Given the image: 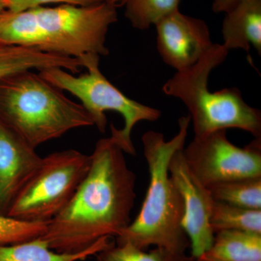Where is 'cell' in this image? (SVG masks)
Masks as SVG:
<instances>
[{
    "label": "cell",
    "instance_id": "cell-1",
    "mask_svg": "<svg viewBox=\"0 0 261 261\" xmlns=\"http://www.w3.org/2000/svg\"><path fill=\"white\" fill-rule=\"evenodd\" d=\"M112 137L98 140L90 167L63 211L41 238L51 249L77 253L103 238H117L129 225L137 176Z\"/></svg>",
    "mask_w": 261,
    "mask_h": 261
},
{
    "label": "cell",
    "instance_id": "cell-2",
    "mask_svg": "<svg viewBox=\"0 0 261 261\" xmlns=\"http://www.w3.org/2000/svg\"><path fill=\"white\" fill-rule=\"evenodd\" d=\"M190 123V116L181 117L178 133L168 141L154 130L142 136L149 173L148 190L138 216L116 238V244L128 243L142 250L162 247L179 253L190 247L181 226L183 200L168 171L173 154L185 147Z\"/></svg>",
    "mask_w": 261,
    "mask_h": 261
},
{
    "label": "cell",
    "instance_id": "cell-3",
    "mask_svg": "<svg viewBox=\"0 0 261 261\" xmlns=\"http://www.w3.org/2000/svg\"><path fill=\"white\" fill-rule=\"evenodd\" d=\"M0 120L34 149L70 130L94 126L82 104L32 70L0 81Z\"/></svg>",
    "mask_w": 261,
    "mask_h": 261
},
{
    "label": "cell",
    "instance_id": "cell-4",
    "mask_svg": "<svg viewBox=\"0 0 261 261\" xmlns=\"http://www.w3.org/2000/svg\"><path fill=\"white\" fill-rule=\"evenodd\" d=\"M117 8L105 3L24 10L17 20L15 44L68 58H80L88 53L108 56L106 37L110 27L118 20Z\"/></svg>",
    "mask_w": 261,
    "mask_h": 261
},
{
    "label": "cell",
    "instance_id": "cell-5",
    "mask_svg": "<svg viewBox=\"0 0 261 261\" xmlns=\"http://www.w3.org/2000/svg\"><path fill=\"white\" fill-rule=\"evenodd\" d=\"M228 54L223 44H213L196 64L176 72L163 85V92L185 105L195 138L227 128H239L261 138L260 111L245 102L240 89L230 87L209 91V75L224 63Z\"/></svg>",
    "mask_w": 261,
    "mask_h": 261
},
{
    "label": "cell",
    "instance_id": "cell-6",
    "mask_svg": "<svg viewBox=\"0 0 261 261\" xmlns=\"http://www.w3.org/2000/svg\"><path fill=\"white\" fill-rule=\"evenodd\" d=\"M100 56L88 53L79 58L87 72L76 75L60 68H47L39 71V75L62 91H66L78 98L81 104L93 120L94 125L105 133L108 119L106 112L119 113L124 126L118 129L111 124V136L125 153L135 155L132 140L134 127L141 121H155L161 116L156 108L149 107L126 97L102 74L99 69Z\"/></svg>",
    "mask_w": 261,
    "mask_h": 261
},
{
    "label": "cell",
    "instance_id": "cell-7",
    "mask_svg": "<svg viewBox=\"0 0 261 261\" xmlns=\"http://www.w3.org/2000/svg\"><path fill=\"white\" fill-rule=\"evenodd\" d=\"M90 164V154L73 149L42 158L40 166L17 195L7 216L24 221H51L71 200Z\"/></svg>",
    "mask_w": 261,
    "mask_h": 261
},
{
    "label": "cell",
    "instance_id": "cell-8",
    "mask_svg": "<svg viewBox=\"0 0 261 261\" xmlns=\"http://www.w3.org/2000/svg\"><path fill=\"white\" fill-rule=\"evenodd\" d=\"M183 154L192 173L205 187L261 176V138L241 148L228 140L226 130H217L202 138L195 137L184 147Z\"/></svg>",
    "mask_w": 261,
    "mask_h": 261
},
{
    "label": "cell",
    "instance_id": "cell-9",
    "mask_svg": "<svg viewBox=\"0 0 261 261\" xmlns=\"http://www.w3.org/2000/svg\"><path fill=\"white\" fill-rule=\"evenodd\" d=\"M183 149L173 154L168 165L170 176L181 194L184 203L181 226L190 242L191 255L198 258L210 248L215 233L210 219L215 200L187 166Z\"/></svg>",
    "mask_w": 261,
    "mask_h": 261
},
{
    "label": "cell",
    "instance_id": "cell-10",
    "mask_svg": "<svg viewBox=\"0 0 261 261\" xmlns=\"http://www.w3.org/2000/svg\"><path fill=\"white\" fill-rule=\"evenodd\" d=\"M155 25L160 56L177 71L196 64L214 44L203 20L183 14L178 10Z\"/></svg>",
    "mask_w": 261,
    "mask_h": 261
},
{
    "label": "cell",
    "instance_id": "cell-11",
    "mask_svg": "<svg viewBox=\"0 0 261 261\" xmlns=\"http://www.w3.org/2000/svg\"><path fill=\"white\" fill-rule=\"evenodd\" d=\"M0 120V215L6 216L42 158Z\"/></svg>",
    "mask_w": 261,
    "mask_h": 261
},
{
    "label": "cell",
    "instance_id": "cell-12",
    "mask_svg": "<svg viewBox=\"0 0 261 261\" xmlns=\"http://www.w3.org/2000/svg\"><path fill=\"white\" fill-rule=\"evenodd\" d=\"M223 46L228 51L250 47L261 53V0H241L226 13L222 25Z\"/></svg>",
    "mask_w": 261,
    "mask_h": 261
},
{
    "label": "cell",
    "instance_id": "cell-13",
    "mask_svg": "<svg viewBox=\"0 0 261 261\" xmlns=\"http://www.w3.org/2000/svg\"><path fill=\"white\" fill-rule=\"evenodd\" d=\"M60 68L77 74L82 68L78 58L44 53L36 48L12 45L0 42V81L10 75L37 69Z\"/></svg>",
    "mask_w": 261,
    "mask_h": 261
},
{
    "label": "cell",
    "instance_id": "cell-14",
    "mask_svg": "<svg viewBox=\"0 0 261 261\" xmlns=\"http://www.w3.org/2000/svg\"><path fill=\"white\" fill-rule=\"evenodd\" d=\"M112 243L111 238H103L92 247L77 253L55 251L42 238L29 241L0 245V261H82L106 248Z\"/></svg>",
    "mask_w": 261,
    "mask_h": 261
},
{
    "label": "cell",
    "instance_id": "cell-15",
    "mask_svg": "<svg viewBox=\"0 0 261 261\" xmlns=\"http://www.w3.org/2000/svg\"><path fill=\"white\" fill-rule=\"evenodd\" d=\"M205 261H261V235L226 230L215 233L210 248L198 258Z\"/></svg>",
    "mask_w": 261,
    "mask_h": 261
},
{
    "label": "cell",
    "instance_id": "cell-16",
    "mask_svg": "<svg viewBox=\"0 0 261 261\" xmlns=\"http://www.w3.org/2000/svg\"><path fill=\"white\" fill-rule=\"evenodd\" d=\"M206 187L215 201L261 210V176L236 178Z\"/></svg>",
    "mask_w": 261,
    "mask_h": 261
},
{
    "label": "cell",
    "instance_id": "cell-17",
    "mask_svg": "<svg viewBox=\"0 0 261 261\" xmlns=\"http://www.w3.org/2000/svg\"><path fill=\"white\" fill-rule=\"evenodd\" d=\"M210 224L214 233L232 230L261 235V210L215 201Z\"/></svg>",
    "mask_w": 261,
    "mask_h": 261
},
{
    "label": "cell",
    "instance_id": "cell-18",
    "mask_svg": "<svg viewBox=\"0 0 261 261\" xmlns=\"http://www.w3.org/2000/svg\"><path fill=\"white\" fill-rule=\"evenodd\" d=\"M94 256L96 261H195V257L187 255V252L179 253L157 247L146 251L130 243L114 242Z\"/></svg>",
    "mask_w": 261,
    "mask_h": 261
},
{
    "label": "cell",
    "instance_id": "cell-19",
    "mask_svg": "<svg viewBox=\"0 0 261 261\" xmlns=\"http://www.w3.org/2000/svg\"><path fill=\"white\" fill-rule=\"evenodd\" d=\"M181 0H124L125 16L134 28L146 30L178 10Z\"/></svg>",
    "mask_w": 261,
    "mask_h": 261
},
{
    "label": "cell",
    "instance_id": "cell-20",
    "mask_svg": "<svg viewBox=\"0 0 261 261\" xmlns=\"http://www.w3.org/2000/svg\"><path fill=\"white\" fill-rule=\"evenodd\" d=\"M48 222L24 221L0 215V245L23 243L41 238Z\"/></svg>",
    "mask_w": 261,
    "mask_h": 261
},
{
    "label": "cell",
    "instance_id": "cell-21",
    "mask_svg": "<svg viewBox=\"0 0 261 261\" xmlns=\"http://www.w3.org/2000/svg\"><path fill=\"white\" fill-rule=\"evenodd\" d=\"M123 1L124 0H9L8 10L13 12H21L50 3L89 7L108 3L119 7L123 5Z\"/></svg>",
    "mask_w": 261,
    "mask_h": 261
},
{
    "label": "cell",
    "instance_id": "cell-22",
    "mask_svg": "<svg viewBox=\"0 0 261 261\" xmlns=\"http://www.w3.org/2000/svg\"><path fill=\"white\" fill-rule=\"evenodd\" d=\"M241 0H214L213 11L215 13H227L234 8Z\"/></svg>",
    "mask_w": 261,
    "mask_h": 261
},
{
    "label": "cell",
    "instance_id": "cell-23",
    "mask_svg": "<svg viewBox=\"0 0 261 261\" xmlns=\"http://www.w3.org/2000/svg\"><path fill=\"white\" fill-rule=\"evenodd\" d=\"M9 0H0V13L8 10Z\"/></svg>",
    "mask_w": 261,
    "mask_h": 261
},
{
    "label": "cell",
    "instance_id": "cell-24",
    "mask_svg": "<svg viewBox=\"0 0 261 261\" xmlns=\"http://www.w3.org/2000/svg\"><path fill=\"white\" fill-rule=\"evenodd\" d=\"M195 261H205V260H201V259H195Z\"/></svg>",
    "mask_w": 261,
    "mask_h": 261
}]
</instances>
